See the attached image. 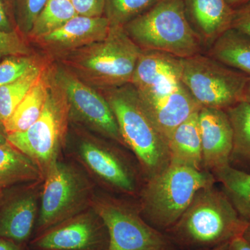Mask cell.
<instances>
[{"label": "cell", "mask_w": 250, "mask_h": 250, "mask_svg": "<svg viewBox=\"0 0 250 250\" xmlns=\"http://www.w3.org/2000/svg\"><path fill=\"white\" fill-rule=\"evenodd\" d=\"M123 27L142 49L165 52L180 59L206 52L188 21L182 0H159Z\"/></svg>", "instance_id": "5"}, {"label": "cell", "mask_w": 250, "mask_h": 250, "mask_svg": "<svg viewBox=\"0 0 250 250\" xmlns=\"http://www.w3.org/2000/svg\"><path fill=\"white\" fill-rule=\"evenodd\" d=\"M248 224L223 190L212 185L195 194L187 209L166 232L179 250H210L243 236Z\"/></svg>", "instance_id": "1"}, {"label": "cell", "mask_w": 250, "mask_h": 250, "mask_svg": "<svg viewBox=\"0 0 250 250\" xmlns=\"http://www.w3.org/2000/svg\"><path fill=\"white\" fill-rule=\"evenodd\" d=\"M43 70L44 67L38 64L18 80L0 87V121L4 126Z\"/></svg>", "instance_id": "26"}, {"label": "cell", "mask_w": 250, "mask_h": 250, "mask_svg": "<svg viewBox=\"0 0 250 250\" xmlns=\"http://www.w3.org/2000/svg\"><path fill=\"white\" fill-rule=\"evenodd\" d=\"M51 82V71L44 68L39 80L28 92L4 124L7 135L27 129L43 109Z\"/></svg>", "instance_id": "20"}, {"label": "cell", "mask_w": 250, "mask_h": 250, "mask_svg": "<svg viewBox=\"0 0 250 250\" xmlns=\"http://www.w3.org/2000/svg\"><path fill=\"white\" fill-rule=\"evenodd\" d=\"M0 250H27V246L0 237Z\"/></svg>", "instance_id": "35"}, {"label": "cell", "mask_w": 250, "mask_h": 250, "mask_svg": "<svg viewBox=\"0 0 250 250\" xmlns=\"http://www.w3.org/2000/svg\"><path fill=\"white\" fill-rule=\"evenodd\" d=\"M78 16L102 17L104 11V0H70Z\"/></svg>", "instance_id": "31"}, {"label": "cell", "mask_w": 250, "mask_h": 250, "mask_svg": "<svg viewBox=\"0 0 250 250\" xmlns=\"http://www.w3.org/2000/svg\"><path fill=\"white\" fill-rule=\"evenodd\" d=\"M206 54L250 77V36L228 29L207 49Z\"/></svg>", "instance_id": "21"}, {"label": "cell", "mask_w": 250, "mask_h": 250, "mask_svg": "<svg viewBox=\"0 0 250 250\" xmlns=\"http://www.w3.org/2000/svg\"><path fill=\"white\" fill-rule=\"evenodd\" d=\"M228 244L225 245V246L219 247V248H215V249L210 250H229Z\"/></svg>", "instance_id": "40"}, {"label": "cell", "mask_w": 250, "mask_h": 250, "mask_svg": "<svg viewBox=\"0 0 250 250\" xmlns=\"http://www.w3.org/2000/svg\"><path fill=\"white\" fill-rule=\"evenodd\" d=\"M42 184L26 182L0 191V237L27 246L39 217Z\"/></svg>", "instance_id": "13"}, {"label": "cell", "mask_w": 250, "mask_h": 250, "mask_svg": "<svg viewBox=\"0 0 250 250\" xmlns=\"http://www.w3.org/2000/svg\"><path fill=\"white\" fill-rule=\"evenodd\" d=\"M107 18L77 16L57 30L37 39L47 48L69 52L103 41L108 35Z\"/></svg>", "instance_id": "17"}, {"label": "cell", "mask_w": 250, "mask_h": 250, "mask_svg": "<svg viewBox=\"0 0 250 250\" xmlns=\"http://www.w3.org/2000/svg\"><path fill=\"white\" fill-rule=\"evenodd\" d=\"M52 74L66 95L70 121L72 120L102 137L126 147L114 114L104 95L63 67H57Z\"/></svg>", "instance_id": "11"}, {"label": "cell", "mask_w": 250, "mask_h": 250, "mask_svg": "<svg viewBox=\"0 0 250 250\" xmlns=\"http://www.w3.org/2000/svg\"><path fill=\"white\" fill-rule=\"evenodd\" d=\"M17 31L27 39L48 0H11Z\"/></svg>", "instance_id": "28"}, {"label": "cell", "mask_w": 250, "mask_h": 250, "mask_svg": "<svg viewBox=\"0 0 250 250\" xmlns=\"http://www.w3.org/2000/svg\"><path fill=\"white\" fill-rule=\"evenodd\" d=\"M27 39L18 31H0V61L11 56L32 55Z\"/></svg>", "instance_id": "30"}, {"label": "cell", "mask_w": 250, "mask_h": 250, "mask_svg": "<svg viewBox=\"0 0 250 250\" xmlns=\"http://www.w3.org/2000/svg\"><path fill=\"white\" fill-rule=\"evenodd\" d=\"M108 233L104 223L92 208L64 220L33 237L29 250H107Z\"/></svg>", "instance_id": "12"}, {"label": "cell", "mask_w": 250, "mask_h": 250, "mask_svg": "<svg viewBox=\"0 0 250 250\" xmlns=\"http://www.w3.org/2000/svg\"><path fill=\"white\" fill-rule=\"evenodd\" d=\"M243 236L247 241L249 242L250 243V223L248 224V226H247L244 232L243 233V236Z\"/></svg>", "instance_id": "39"}, {"label": "cell", "mask_w": 250, "mask_h": 250, "mask_svg": "<svg viewBox=\"0 0 250 250\" xmlns=\"http://www.w3.org/2000/svg\"><path fill=\"white\" fill-rule=\"evenodd\" d=\"M136 91L145 109L167 141L177 126L202 108L181 79Z\"/></svg>", "instance_id": "14"}, {"label": "cell", "mask_w": 250, "mask_h": 250, "mask_svg": "<svg viewBox=\"0 0 250 250\" xmlns=\"http://www.w3.org/2000/svg\"><path fill=\"white\" fill-rule=\"evenodd\" d=\"M43 179L40 168L28 156L9 143L0 146V191L17 184Z\"/></svg>", "instance_id": "22"}, {"label": "cell", "mask_w": 250, "mask_h": 250, "mask_svg": "<svg viewBox=\"0 0 250 250\" xmlns=\"http://www.w3.org/2000/svg\"><path fill=\"white\" fill-rule=\"evenodd\" d=\"M208 171L170 164L160 173L146 180L140 189V213L159 231H167L177 223L200 189L214 185Z\"/></svg>", "instance_id": "3"}, {"label": "cell", "mask_w": 250, "mask_h": 250, "mask_svg": "<svg viewBox=\"0 0 250 250\" xmlns=\"http://www.w3.org/2000/svg\"><path fill=\"white\" fill-rule=\"evenodd\" d=\"M95 192L93 181L76 162L59 159L44 176L33 237L90 208Z\"/></svg>", "instance_id": "7"}, {"label": "cell", "mask_w": 250, "mask_h": 250, "mask_svg": "<svg viewBox=\"0 0 250 250\" xmlns=\"http://www.w3.org/2000/svg\"><path fill=\"white\" fill-rule=\"evenodd\" d=\"M38 64L33 54L11 56L0 61V87L18 80Z\"/></svg>", "instance_id": "29"}, {"label": "cell", "mask_w": 250, "mask_h": 250, "mask_svg": "<svg viewBox=\"0 0 250 250\" xmlns=\"http://www.w3.org/2000/svg\"><path fill=\"white\" fill-rule=\"evenodd\" d=\"M167 142L171 164L204 170L198 112L177 126Z\"/></svg>", "instance_id": "19"}, {"label": "cell", "mask_w": 250, "mask_h": 250, "mask_svg": "<svg viewBox=\"0 0 250 250\" xmlns=\"http://www.w3.org/2000/svg\"><path fill=\"white\" fill-rule=\"evenodd\" d=\"M72 161L86 172L94 183L106 190L126 195L139 192V169L117 146L88 134H81L66 143Z\"/></svg>", "instance_id": "8"}, {"label": "cell", "mask_w": 250, "mask_h": 250, "mask_svg": "<svg viewBox=\"0 0 250 250\" xmlns=\"http://www.w3.org/2000/svg\"><path fill=\"white\" fill-rule=\"evenodd\" d=\"M228 248L229 250H250V243L241 236L230 242Z\"/></svg>", "instance_id": "34"}, {"label": "cell", "mask_w": 250, "mask_h": 250, "mask_svg": "<svg viewBox=\"0 0 250 250\" xmlns=\"http://www.w3.org/2000/svg\"><path fill=\"white\" fill-rule=\"evenodd\" d=\"M233 130L231 163L250 166V103L241 101L225 110Z\"/></svg>", "instance_id": "24"}, {"label": "cell", "mask_w": 250, "mask_h": 250, "mask_svg": "<svg viewBox=\"0 0 250 250\" xmlns=\"http://www.w3.org/2000/svg\"><path fill=\"white\" fill-rule=\"evenodd\" d=\"M212 173L240 216L250 223V173L231 165Z\"/></svg>", "instance_id": "23"}, {"label": "cell", "mask_w": 250, "mask_h": 250, "mask_svg": "<svg viewBox=\"0 0 250 250\" xmlns=\"http://www.w3.org/2000/svg\"><path fill=\"white\" fill-rule=\"evenodd\" d=\"M181 59L165 52L142 49L131 84L141 90L172 79H181Z\"/></svg>", "instance_id": "18"}, {"label": "cell", "mask_w": 250, "mask_h": 250, "mask_svg": "<svg viewBox=\"0 0 250 250\" xmlns=\"http://www.w3.org/2000/svg\"><path fill=\"white\" fill-rule=\"evenodd\" d=\"M8 135L6 134L4 125L0 121V146L8 143Z\"/></svg>", "instance_id": "36"}, {"label": "cell", "mask_w": 250, "mask_h": 250, "mask_svg": "<svg viewBox=\"0 0 250 250\" xmlns=\"http://www.w3.org/2000/svg\"><path fill=\"white\" fill-rule=\"evenodd\" d=\"M70 122L66 95L51 71L48 94L40 116L27 129L8 135V142L34 161L44 177L65 150Z\"/></svg>", "instance_id": "6"}, {"label": "cell", "mask_w": 250, "mask_h": 250, "mask_svg": "<svg viewBox=\"0 0 250 250\" xmlns=\"http://www.w3.org/2000/svg\"><path fill=\"white\" fill-rule=\"evenodd\" d=\"M91 207L107 229V250H179L166 233L145 220L138 207L98 191Z\"/></svg>", "instance_id": "9"}, {"label": "cell", "mask_w": 250, "mask_h": 250, "mask_svg": "<svg viewBox=\"0 0 250 250\" xmlns=\"http://www.w3.org/2000/svg\"><path fill=\"white\" fill-rule=\"evenodd\" d=\"M182 3L188 21L206 51L231 29L233 9L227 0H182Z\"/></svg>", "instance_id": "16"}, {"label": "cell", "mask_w": 250, "mask_h": 250, "mask_svg": "<svg viewBox=\"0 0 250 250\" xmlns=\"http://www.w3.org/2000/svg\"><path fill=\"white\" fill-rule=\"evenodd\" d=\"M250 1V0H227L228 4H229L230 6L233 9H236V8L238 7V6H241V5L245 4V3Z\"/></svg>", "instance_id": "37"}, {"label": "cell", "mask_w": 250, "mask_h": 250, "mask_svg": "<svg viewBox=\"0 0 250 250\" xmlns=\"http://www.w3.org/2000/svg\"><path fill=\"white\" fill-rule=\"evenodd\" d=\"M181 80L201 107L226 110L243 101L249 76L201 53L181 59Z\"/></svg>", "instance_id": "10"}, {"label": "cell", "mask_w": 250, "mask_h": 250, "mask_svg": "<svg viewBox=\"0 0 250 250\" xmlns=\"http://www.w3.org/2000/svg\"><path fill=\"white\" fill-rule=\"evenodd\" d=\"M204 170L213 172L230 165L233 130L225 110L202 107L198 111Z\"/></svg>", "instance_id": "15"}, {"label": "cell", "mask_w": 250, "mask_h": 250, "mask_svg": "<svg viewBox=\"0 0 250 250\" xmlns=\"http://www.w3.org/2000/svg\"><path fill=\"white\" fill-rule=\"evenodd\" d=\"M159 0H104V16L110 27H124L148 11Z\"/></svg>", "instance_id": "27"}, {"label": "cell", "mask_w": 250, "mask_h": 250, "mask_svg": "<svg viewBox=\"0 0 250 250\" xmlns=\"http://www.w3.org/2000/svg\"><path fill=\"white\" fill-rule=\"evenodd\" d=\"M243 101L250 103V77L248 79V82H247L244 95H243Z\"/></svg>", "instance_id": "38"}, {"label": "cell", "mask_w": 250, "mask_h": 250, "mask_svg": "<svg viewBox=\"0 0 250 250\" xmlns=\"http://www.w3.org/2000/svg\"><path fill=\"white\" fill-rule=\"evenodd\" d=\"M231 28L250 36V1L233 9Z\"/></svg>", "instance_id": "32"}, {"label": "cell", "mask_w": 250, "mask_h": 250, "mask_svg": "<svg viewBox=\"0 0 250 250\" xmlns=\"http://www.w3.org/2000/svg\"><path fill=\"white\" fill-rule=\"evenodd\" d=\"M27 250H29L27 249Z\"/></svg>", "instance_id": "41"}, {"label": "cell", "mask_w": 250, "mask_h": 250, "mask_svg": "<svg viewBox=\"0 0 250 250\" xmlns=\"http://www.w3.org/2000/svg\"><path fill=\"white\" fill-rule=\"evenodd\" d=\"M76 16L70 0H48L36 18L27 38L37 40L62 27Z\"/></svg>", "instance_id": "25"}, {"label": "cell", "mask_w": 250, "mask_h": 250, "mask_svg": "<svg viewBox=\"0 0 250 250\" xmlns=\"http://www.w3.org/2000/svg\"><path fill=\"white\" fill-rule=\"evenodd\" d=\"M16 31L12 1L0 0V31L10 33Z\"/></svg>", "instance_id": "33"}, {"label": "cell", "mask_w": 250, "mask_h": 250, "mask_svg": "<svg viewBox=\"0 0 250 250\" xmlns=\"http://www.w3.org/2000/svg\"><path fill=\"white\" fill-rule=\"evenodd\" d=\"M126 147L134 153L146 180L170 164L168 143L145 109L131 83L104 90Z\"/></svg>", "instance_id": "2"}, {"label": "cell", "mask_w": 250, "mask_h": 250, "mask_svg": "<svg viewBox=\"0 0 250 250\" xmlns=\"http://www.w3.org/2000/svg\"><path fill=\"white\" fill-rule=\"evenodd\" d=\"M142 49L123 27H110L103 41L67 54V63L85 83L104 90L131 83Z\"/></svg>", "instance_id": "4"}]
</instances>
